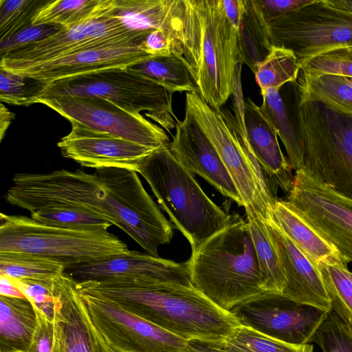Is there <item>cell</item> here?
Listing matches in <instances>:
<instances>
[{"label":"cell","mask_w":352,"mask_h":352,"mask_svg":"<svg viewBox=\"0 0 352 352\" xmlns=\"http://www.w3.org/2000/svg\"><path fill=\"white\" fill-rule=\"evenodd\" d=\"M37 103L50 107L69 122H77L148 147L158 149L170 143L162 127L140 113H131L100 97L58 96Z\"/></svg>","instance_id":"14"},{"label":"cell","mask_w":352,"mask_h":352,"mask_svg":"<svg viewBox=\"0 0 352 352\" xmlns=\"http://www.w3.org/2000/svg\"><path fill=\"white\" fill-rule=\"evenodd\" d=\"M80 292L115 302L126 310L186 340L221 342L236 318L192 285L162 281L76 283Z\"/></svg>","instance_id":"2"},{"label":"cell","mask_w":352,"mask_h":352,"mask_svg":"<svg viewBox=\"0 0 352 352\" xmlns=\"http://www.w3.org/2000/svg\"><path fill=\"white\" fill-rule=\"evenodd\" d=\"M15 114L8 110L4 104H0V140L4 137L5 133L12 121L14 119Z\"/></svg>","instance_id":"48"},{"label":"cell","mask_w":352,"mask_h":352,"mask_svg":"<svg viewBox=\"0 0 352 352\" xmlns=\"http://www.w3.org/2000/svg\"><path fill=\"white\" fill-rule=\"evenodd\" d=\"M48 1L0 0V41L30 25L37 11Z\"/></svg>","instance_id":"38"},{"label":"cell","mask_w":352,"mask_h":352,"mask_svg":"<svg viewBox=\"0 0 352 352\" xmlns=\"http://www.w3.org/2000/svg\"><path fill=\"white\" fill-rule=\"evenodd\" d=\"M313 0H256L262 14L270 22L304 6Z\"/></svg>","instance_id":"44"},{"label":"cell","mask_w":352,"mask_h":352,"mask_svg":"<svg viewBox=\"0 0 352 352\" xmlns=\"http://www.w3.org/2000/svg\"><path fill=\"white\" fill-rule=\"evenodd\" d=\"M249 147L263 169L289 195L294 181L292 167L283 155L274 126L250 98L243 99L239 115Z\"/></svg>","instance_id":"22"},{"label":"cell","mask_w":352,"mask_h":352,"mask_svg":"<svg viewBox=\"0 0 352 352\" xmlns=\"http://www.w3.org/2000/svg\"><path fill=\"white\" fill-rule=\"evenodd\" d=\"M124 242L107 230H82L41 224L30 217L0 214V252L46 257L65 270L126 253Z\"/></svg>","instance_id":"8"},{"label":"cell","mask_w":352,"mask_h":352,"mask_svg":"<svg viewBox=\"0 0 352 352\" xmlns=\"http://www.w3.org/2000/svg\"><path fill=\"white\" fill-rule=\"evenodd\" d=\"M185 111L195 120L217 151L243 207L271 218L278 186L251 151L241 126L226 108L214 109L196 92H186Z\"/></svg>","instance_id":"6"},{"label":"cell","mask_w":352,"mask_h":352,"mask_svg":"<svg viewBox=\"0 0 352 352\" xmlns=\"http://www.w3.org/2000/svg\"><path fill=\"white\" fill-rule=\"evenodd\" d=\"M130 67L153 80L171 94L177 91L199 94L183 57L175 54L153 56Z\"/></svg>","instance_id":"31"},{"label":"cell","mask_w":352,"mask_h":352,"mask_svg":"<svg viewBox=\"0 0 352 352\" xmlns=\"http://www.w3.org/2000/svg\"><path fill=\"white\" fill-rule=\"evenodd\" d=\"M36 325L30 300L0 296V352H28Z\"/></svg>","instance_id":"26"},{"label":"cell","mask_w":352,"mask_h":352,"mask_svg":"<svg viewBox=\"0 0 352 352\" xmlns=\"http://www.w3.org/2000/svg\"><path fill=\"white\" fill-rule=\"evenodd\" d=\"M271 219L316 265L347 263L338 250L303 219L285 200L277 199Z\"/></svg>","instance_id":"24"},{"label":"cell","mask_w":352,"mask_h":352,"mask_svg":"<svg viewBox=\"0 0 352 352\" xmlns=\"http://www.w3.org/2000/svg\"><path fill=\"white\" fill-rule=\"evenodd\" d=\"M265 292L281 294L285 276L271 226L254 208H245Z\"/></svg>","instance_id":"25"},{"label":"cell","mask_w":352,"mask_h":352,"mask_svg":"<svg viewBox=\"0 0 352 352\" xmlns=\"http://www.w3.org/2000/svg\"><path fill=\"white\" fill-rule=\"evenodd\" d=\"M113 7V0H50L37 11L31 23L70 29L108 13Z\"/></svg>","instance_id":"29"},{"label":"cell","mask_w":352,"mask_h":352,"mask_svg":"<svg viewBox=\"0 0 352 352\" xmlns=\"http://www.w3.org/2000/svg\"><path fill=\"white\" fill-rule=\"evenodd\" d=\"M172 95L153 80L130 67H113L65 78L47 84L33 99L58 96L100 97L123 109L145 115L170 135L178 120L172 107Z\"/></svg>","instance_id":"9"},{"label":"cell","mask_w":352,"mask_h":352,"mask_svg":"<svg viewBox=\"0 0 352 352\" xmlns=\"http://www.w3.org/2000/svg\"><path fill=\"white\" fill-rule=\"evenodd\" d=\"M34 309L37 325L28 352H62L54 320L38 309Z\"/></svg>","instance_id":"43"},{"label":"cell","mask_w":352,"mask_h":352,"mask_svg":"<svg viewBox=\"0 0 352 352\" xmlns=\"http://www.w3.org/2000/svg\"><path fill=\"white\" fill-rule=\"evenodd\" d=\"M300 72L298 58L292 50L273 46L254 76L261 92H263L269 89H280L287 83L296 82Z\"/></svg>","instance_id":"33"},{"label":"cell","mask_w":352,"mask_h":352,"mask_svg":"<svg viewBox=\"0 0 352 352\" xmlns=\"http://www.w3.org/2000/svg\"><path fill=\"white\" fill-rule=\"evenodd\" d=\"M296 86L298 98L352 114V85L347 78L331 74L312 76L300 72Z\"/></svg>","instance_id":"30"},{"label":"cell","mask_w":352,"mask_h":352,"mask_svg":"<svg viewBox=\"0 0 352 352\" xmlns=\"http://www.w3.org/2000/svg\"><path fill=\"white\" fill-rule=\"evenodd\" d=\"M261 111L270 121L282 141L287 155V160L295 171L303 169L305 151L296 125V102L291 111L282 87L261 92Z\"/></svg>","instance_id":"27"},{"label":"cell","mask_w":352,"mask_h":352,"mask_svg":"<svg viewBox=\"0 0 352 352\" xmlns=\"http://www.w3.org/2000/svg\"><path fill=\"white\" fill-rule=\"evenodd\" d=\"M80 293L92 321L114 351H192L188 340L136 316L115 302Z\"/></svg>","instance_id":"13"},{"label":"cell","mask_w":352,"mask_h":352,"mask_svg":"<svg viewBox=\"0 0 352 352\" xmlns=\"http://www.w3.org/2000/svg\"><path fill=\"white\" fill-rule=\"evenodd\" d=\"M147 32L135 39L79 51L33 66L11 70L45 84L98 70L130 67L152 56L142 48Z\"/></svg>","instance_id":"18"},{"label":"cell","mask_w":352,"mask_h":352,"mask_svg":"<svg viewBox=\"0 0 352 352\" xmlns=\"http://www.w3.org/2000/svg\"><path fill=\"white\" fill-rule=\"evenodd\" d=\"M182 10L183 0H113L110 13L131 31L164 29L179 36Z\"/></svg>","instance_id":"23"},{"label":"cell","mask_w":352,"mask_h":352,"mask_svg":"<svg viewBox=\"0 0 352 352\" xmlns=\"http://www.w3.org/2000/svg\"><path fill=\"white\" fill-rule=\"evenodd\" d=\"M273 46L268 23L256 0H244L239 32L240 61L255 74Z\"/></svg>","instance_id":"28"},{"label":"cell","mask_w":352,"mask_h":352,"mask_svg":"<svg viewBox=\"0 0 352 352\" xmlns=\"http://www.w3.org/2000/svg\"><path fill=\"white\" fill-rule=\"evenodd\" d=\"M169 148L179 162L212 185L223 195L243 206L235 185L215 148L186 111L183 120H177Z\"/></svg>","instance_id":"20"},{"label":"cell","mask_w":352,"mask_h":352,"mask_svg":"<svg viewBox=\"0 0 352 352\" xmlns=\"http://www.w3.org/2000/svg\"><path fill=\"white\" fill-rule=\"evenodd\" d=\"M300 72L312 76L331 74L352 78V48L340 47L316 56L300 67Z\"/></svg>","instance_id":"40"},{"label":"cell","mask_w":352,"mask_h":352,"mask_svg":"<svg viewBox=\"0 0 352 352\" xmlns=\"http://www.w3.org/2000/svg\"><path fill=\"white\" fill-rule=\"evenodd\" d=\"M65 267L39 255L0 252V275L10 278L50 281L65 272Z\"/></svg>","instance_id":"32"},{"label":"cell","mask_w":352,"mask_h":352,"mask_svg":"<svg viewBox=\"0 0 352 352\" xmlns=\"http://www.w3.org/2000/svg\"><path fill=\"white\" fill-rule=\"evenodd\" d=\"M30 217L43 225L72 230H107L113 226L107 220L86 210L60 205L34 210L30 213Z\"/></svg>","instance_id":"36"},{"label":"cell","mask_w":352,"mask_h":352,"mask_svg":"<svg viewBox=\"0 0 352 352\" xmlns=\"http://www.w3.org/2000/svg\"><path fill=\"white\" fill-rule=\"evenodd\" d=\"M220 343L227 352H313L314 349L310 344L287 343L242 324Z\"/></svg>","instance_id":"35"},{"label":"cell","mask_w":352,"mask_h":352,"mask_svg":"<svg viewBox=\"0 0 352 352\" xmlns=\"http://www.w3.org/2000/svg\"><path fill=\"white\" fill-rule=\"evenodd\" d=\"M137 173L148 182L161 208L188 241L192 252L227 222L230 214L206 195L169 145L145 157Z\"/></svg>","instance_id":"5"},{"label":"cell","mask_w":352,"mask_h":352,"mask_svg":"<svg viewBox=\"0 0 352 352\" xmlns=\"http://www.w3.org/2000/svg\"><path fill=\"white\" fill-rule=\"evenodd\" d=\"M296 125L305 151L303 170L352 200V114L297 93Z\"/></svg>","instance_id":"7"},{"label":"cell","mask_w":352,"mask_h":352,"mask_svg":"<svg viewBox=\"0 0 352 352\" xmlns=\"http://www.w3.org/2000/svg\"><path fill=\"white\" fill-rule=\"evenodd\" d=\"M239 32L221 0H183L179 28L182 57L212 108L219 109L234 94L241 71Z\"/></svg>","instance_id":"3"},{"label":"cell","mask_w":352,"mask_h":352,"mask_svg":"<svg viewBox=\"0 0 352 352\" xmlns=\"http://www.w3.org/2000/svg\"><path fill=\"white\" fill-rule=\"evenodd\" d=\"M76 283L162 281L192 285L186 263L135 250L65 270Z\"/></svg>","instance_id":"16"},{"label":"cell","mask_w":352,"mask_h":352,"mask_svg":"<svg viewBox=\"0 0 352 352\" xmlns=\"http://www.w3.org/2000/svg\"><path fill=\"white\" fill-rule=\"evenodd\" d=\"M54 325L62 352H116L100 333L78 291L65 272L54 279Z\"/></svg>","instance_id":"19"},{"label":"cell","mask_w":352,"mask_h":352,"mask_svg":"<svg viewBox=\"0 0 352 352\" xmlns=\"http://www.w3.org/2000/svg\"><path fill=\"white\" fill-rule=\"evenodd\" d=\"M34 307L51 320H54L55 300L53 294L54 280L42 281L10 278Z\"/></svg>","instance_id":"41"},{"label":"cell","mask_w":352,"mask_h":352,"mask_svg":"<svg viewBox=\"0 0 352 352\" xmlns=\"http://www.w3.org/2000/svg\"><path fill=\"white\" fill-rule=\"evenodd\" d=\"M0 296L26 298L10 278L3 275H0Z\"/></svg>","instance_id":"47"},{"label":"cell","mask_w":352,"mask_h":352,"mask_svg":"<svg viewBox=\"0 0 352 352\" xmlns=\"http://www.w3.org/2000/svg\"><path fill=\"white\" fill-rule=\"evenodd\" d=\"M333 311L352 327V272L346 263H320L318 265Z\"/></svg>","instance_id":"34"},{"label":"cell","mask_w":352,"mask_h":352,"mask_svg":"<svg viewBox=\"0 0 352 352\" xmlns=\"http://www.w3.org/2000/svg\"><path fill=\"white\" fill-rule=\"evenodd\" d=\"M192 347L191 352H227L220 342H212L202 340H188Z\"/></svg>","instance_id":"46"},{"label":"cell","mask_w":352,"mask_h":352,"mask_svg":"<svg viewBox=\"0 0 352 352\" xmlns=\"http://www.w3.org/2000/svg\"><path fill=\"white\" fill-rule=\"evenodd\" d=\"M47 84L0 67V100L12 105L28 106Z\"/></svg>","instance_id":"39"},{"label":"cell","mask_w":352,"mask_h":352,"mask_svg":"<svg viewBox=\"0 0 352 352\" xmlns=\"http://www.w3.org/2000/svg\"><path fill=\"white\" fill-rule=\"evenodd\" d=\"M70 123L71 131L57 146L64 157L82 166L95 169L120 168L137 172L142 161L157 150L77 122Z\"/></svg>","instance_id":"17"},{"label":"cell","mask_w":352,"mask_h":352,"mask_svg":"<svg viewBox=\"0 0 352 352\" xmlns=\"http://www.w3.org/2000/svg\"><path fill=\"white\" fill-rule=\"evenodd\" d=\"M268 26L273 45L292 50L300 67L325 52L352 48V14L331 0H313Z\"/></svg>","instance_id":"10"},{"label":"cell","mask_w":352,"mask_h":352,"mask_svg":"<svg viewBox=\"0 0 352 352\" xmlns=\"http://www.w3.org/2000/svg\"><path fill=\"white\" fill-rule=\"evenodd\" d=\"M346 262H352V200L302 169L296 170L285 200Z\"/></svg>","instance_id":"12"},{"label":"cell","mask_w":352,"mask_h":352,"mask_svg":"<svg viewBox=\"0 0 352 352\" xmlns=\"http://www.w3.org/2000/svg\"><path fill=\"white\" fill-rule=\"evenodd\" d=\"M185 263L192 285L226 311L265 292L248 223L238 213Z\"/></svg>","instance_id":"4"},{"label":"cell","mask_w":352,"mask_h":352,"mask_svg":"<svg viewBox=\"0 0 352 352\" xmlns=\"http://www.w3.org/2000/svg\"><path fill=\"white\" fill-rule=\"evenodd\" d=\"M230 313L240 324L287 343L305 344L311 342L327 312L297 304L280 294L264 292Z\"/></svg>","instance_id":"15"},{"label":"cell","mask_w":352,"mask_h":352,"mask_svg":"<svg viewBox=\"0 0 352 352\" xmlns=\"http://www.w3.org/2000/svg\"><path fill=\"white\" fill-rule=\"evenodd\" d=\"M62 29L58 25L30 24L9 38L0 41V54L2 56L21 46L47 38Z\"/></svg>","instance_id":"42"},{"label":"cell","mask_w":352,"mask_h":352,"mask_svg":"<svg viewBox=\"0 0 352 352\" xmlns=\"http://www.w3.org/2000/svg\"><path fill=\"white\" fill-rule=\"evenodd\" d=\"M12 182L6 201L30 213L55 205L86 210L121 229L154 256H159V247L173 238L171 223L134 170L101 168L89 173L60 169L17 173Z\"/></svg>","instance_id":"1"},{"label":"cell","mask_w":352,"mask_h":352,"mask_svg":"<svg viewBox=\"0 0 352 352\" xmlns=\"http://www.w3.org/2000/svg\"><path fill=\"white\" fill-rule=\"evenodd\" d=\"M311 342L322 352H352V327L333 311H328L316 329Z\"/></svg>","instance_id":"37"},{"label":"cell","mask_w":352,"mask_h":352,"mask_svg":"<svg viewBox=\"0 0 352 352\" xmlns=\"http://www.w3.org/2000/svg\"><path fill=\"white\" fill-rule=\"evenodd\" d=\"M110 11L72 28H63L47 38L3 54L0 67L11 71L33 66L89 48L133 40L146 33L129 30Z\"/></svg>","instance_id":"11"},{"label":"cell","mask_w":352,"mask_h":352,"mask_svg":"<svg viewBox=\"0 0 352 352\" xmlns=\"http://www.w3.org/2000/svg\"><path fill=\"white\" fill-rule=\"evenodd\" d=\"M331 1L339 9L352 14V0H331Z\"/></svg>","instance_id":"49"},{"label":"cell","mask_w":352,"mask_h":352,"mask_svg":"<svg viewBox=\"0 0 352 352\" xmlns=\"http://www.w3.org/2000/svg\"><path fill=\"white\" fill-rule=\"evenodd\" d=\"M221 3L228 19L239 30L244 0H221Z\"/></svg>","instance_id":"45"},{"label":"cell","mask_w":352,"mask_h":352,"mask_svg":"<svg viewBox=\"0 0 352 352\" xmlns=\"http://www.w3.org/2000/svg\"><path fill=\"white\" fill-rule=\"evenodd\" d=\"M285 276L281 293L284 298L299 305L331 311V301L320 270L285 234L271 220Z\"/></svg>","instance_id":"21"}]
</instances>
